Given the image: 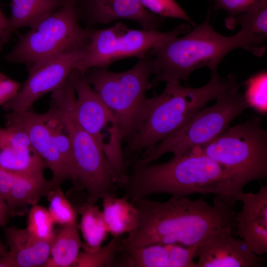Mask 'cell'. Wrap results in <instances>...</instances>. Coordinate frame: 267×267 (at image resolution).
Instances as JSON below:
<instances>
[{"label":"cell","mask_w":267,"mask_h":267,"mask_svg":"<svg viewBox=\"0 0 267 267\" xmlns=\"http://www.w3.org/2000/svg\"><path fill=\"white\" fill-rule=\"evenodd\" d=\"M133 203L137 225L124 238L121 248L160 243L198 245L216 229L235 225L233 206L217 197L213 205L202 198L184 196L171 197L164 202L142 198Z\"/></svg>","instance_id":"cell-1"},{"label":"cell","mask_w":267,"mask_h":267,"mask_svg":"<svg viewBox=\"0 0 267 267\" xmlns=\"http://www.w3.org/2000/svg\"><path fill=\"white\" fill-rule=\"evenodd\" d=\"M119 188L133 202L155 194L180 197L199 193L215 194L233 206L243 193V187L230 171L194 153L173 156L159 164L133 162L131 173Z\"/></svg>","instance_id":"cell-2"},{"label":"cell","mask_w":267,"mask_h":267,"mask_svg":"<svg viewBox=\"0 0 267 267\" xmlns=\"http://www.w3.org/2000/svg\"><path fill=\"white\" fill-rule=\"evenodd\" d=\"M211 7L205 20L182 37H177L158 44L148 52L155 78L153 86L160 82L182 80L187 82L196 69L209 68L217 71L224 57L236 48H242L257 56L265 52L267 37L240 30L232 36L216 31L210 24Z\"/></svg>","instance_id":"cell-3"},{"label":"cell","mask_w":267,"mask_h":267,"mask_svg":"<svg viewBox=\"0 0 267 267\" xmlns=\"http://www.w3.org/2000/svg\"><path fill=\"white\" fill-rule=\"evenodd\" d=\"M236 83L234 75L222 78L218 71L211 72L209 82L199 88L183 87L178 81L166 82L162 93L147 99L140 126L123 149L126 167L134 154L172 135L196 112Z\"/></svg>","instance_id":"cell-4"},{"label":"cell","mask_w":267,"mask_h":267,"mask_svg":"<svg viewBox=\"0 0 267 267\" xmlns=\"http://www.w3.org/2000/svg\"><path fill=\"white\" fill-rule=\"evenodd\" d=\"M88 82L114 114L123 136L128 142L138 130L145 110L146 91L154 86L151 58L147 53L131 69L113 72L93 67L84 73Z\"/></svg>","instance_id":"cell-5"},{"label":"cell","mask_w":267,"mask_h":267,"mask_svg":"<svg viewBox=\"0 0 267 267\" xmlns=\"http://www.w3.org/2000/svg\"><path fill=\"white\" fill-rule=\"evenodd\" d=\"M75 99L73 91H60L51 97L50 107L62 122L71 140L77 189H85L86 202L95 204L99 199L117 196L118 186L113 171L101 148L75 118L73 108Z\"/></svg>","instance_id":"cell-6"},{"label":"cell","mask_w":267,"mask_h":267,"mask_svg":"<svg viewBox=\"0 0 267 267\" xmlns=\"http://www.w3.org/2000/svg\"><path fill=\"white\" fill-rule=\"evenodd\" d=\"M77 2L65 0L58 9L30 28L5 56L6 60L29 68L59 54L86 47L93 30L80 25Z\"/></svg>","instance_id":"cell-7"},{"label":"cell","mask_w":267,"mask_h":267,"mask_svg":"<svg viewBox=\"0 0 267 267\" xmlns=\"http://www.w3.org/2000/svg\"><path fill=\"white\" fill-rule=\"evenodd\" d=\"M241 86L236 83L221 93L213 105L196 112L176 133L145 149L141 158L134 162L149 164L167 153H173V156H180L215 139L249 108L243 94L240 91Z\"/></svg>","instance_id":"cell-8"},{"label":"cell","mask_w":267,"mask_h":267,"mask_svg":"<svg viewBox=\"0 0 267 267\" xmlns=\"http://www.w3.org/2000/svg\"><path fill=\"white\" fill-rule=\"evenodd\" d=\"M188 153L204 155L226 168L243 187L267 175V131L257 118L229 127Z\"/></svg>","instance_id":"cell-9"},{"label":"cell","mask_w":267,"mask_h":267,"mask_svg":"<svg viewBox=\"0 0 267 267\" xmlns=\"http://www.w3.org/2000/svg\"><path fill=\"white\" fill-rule=\"evenodd\" d=\"M190 31V26L185 23L162 32L130 29L121 22L107 28L93 30L85 55L76 69L84 73L93 67L108 69L113 62L124 58H141L154 46Z\"/></svg>","instance_id":"cell-10"},{"label":"cell","mask_w":267,"mask_h":267,"mask_svg":"<svg viewBox=\"0 0 267 267\" xmlns=\"http://www.w3.org/2000/svg\"><path fill=\"white\" fill-rule=\"evenodd\" d=\"M76 99L73 113L80 126L91 135L99 145L117 180L127 174L123 155V140L117 121L112 112L77 69L69 75Z\"/></svg>","instance_id":"cell-11"},{"label":"cell","mask_w":267,"mask_h":267,"mask_svg":"<svg viewBox=\"0 0 267 267\" xmlns=\"http://www.w3.org/2000/svg\"><path fill=\"white\" fill-rule=\"evenodd\" d=\"M86 47L59 54L28 68L27 79L16 95L3 105L4 110L14 113L29 110L37 100L61 87L85 56Z\"/></svg>","instance_id":"cell-12"},{"label":"cell","mask_w":267,"mask_h":267,"mask_svg":"<svg viewBox=\"0 0 267 267\" xmlns=\"http://www.w3.org/2000/svg\"><path fill=\"white\" fill-rule=\"evenodd\" d=\"M232 227L214 230L197 246V267H260L265 259L253 252L245 242L234 238Z\"/></svg>","instance_id":"cell-13"},{"label":"cell","mask_w":267,"mask_h":267,"mask_svg":"<svg viewBox=\"0 0 267 267\" xmlns=\"http://www.w3.org/2000/svg\"><path fill=\"white\" fill-rule=\"evenodd\" d=\"M6 124L19 127L27 134L31 144L50 170L53 189L61 186L70 178L63 160L53 140L44 113L29 110L21 113L8 112L5 116Z\"/></svg>","instance_id":"cell-14"},{"label":"cell","mask_w":267,"mask_h":267,"mask_svg":"<svg viewBox=\"0 0 267 267\" xmlns=\"http://www.w3.org/2000/svg\"><path fill=\"white\" fill-rule=\"evenodd\" d=\"M77 4L80 19L89 25L127 19L142 29L157 30L165 19L145 9L139 0H77Z\"/></svg>","instance_id":"cell-15"},{"label":"cell","mask_w":267,"mask_h":267,"mask_svg":"<svg viewBox=\"0 0 267 267\" xmlns=\"http://www.w3.org/2000/svg\"><path fill=\"white\" fill-rule=\"evenodd\" d=\"M197 246L160 243L120 248L113 267H197Z\"/></svg>","instance_id":"cell-16"},{"label":"cell","mask_w":267,"mask_h":267,"mask_svg":"<svg viewBox=\"0 0 267 267\" xmlns=\"http://www.w3.org/2000/svg\"><path fill=\"white\" fill-rule=\"evenodd\" d=\"M242 209L235 214L237 234L250 249L261 256L267 252V186L256 193H243Z\"/></svg>","instance_id":"cell-17"},{"label":"cell","mask_w":267,"mask_h":267,"mask_svg":"<svg viewBox=\"0 0 267 267\" xmlns=\"http://www.w3.org/2000/svg\"><path fill=\"white\" fill-rule=\"evenodd\" d=\"M0 167L19 174L44 172L46 168L26 132L10 124L0 128Z\"/></svg>","instance_id":"cell-18"},{"label":"cell","mask_w":267,"mask_h":267,"mask_svg":"<svg viewBox=\"0 0 267 267\" xmlns=\"http://www.w3.org/2000/svg\"><path fill=\"white\" fill-rule=\"evenodd\" d=\"M9 250L6 254L14 267H44L50 256V242L34 236L26 228H5Z\"/></svg>","instance_id":"cell-19"},{"label":"cell","mask_w":267,"mask_h":267,"mask_svg":"<svg viewBox=\"0 0 267 267\" xmlns=\"http://www.w3.org/2000/svg\"><path fill=\"white\" fill-rule=\"evenodd\" d=\"M52 189L51 179H45L44 172L15 173L10 191L5 200L10 216H23L28 206L38 203L42 197H46Z\"/></svg>","instance_id":"cell-20"},{"label":"cell","mask_w":267,"mask_h":267,"mask_svg":"<svg viewBox=\"0 0 267 267\" xmlns=\"http://www.w3.org/2000/svg\"><path fill=\"white\" fill-rule=\"evenodd\" d=\"M102 200V213L108 233L113 236H121L135 228L138 214L133 202L124 196H108Z\"/></svg>","instance_id":"cell-21"},{"label":"cell","mask_w":267,"mask_h":267,"mask_svg":"<svg viewBox=\"0 0 267 267\" xmlns=\"http://www.w3.org/2000/svg\"><path fill=\"white\" fill-rule=\"evenodd\" d=\"M51 242L49 257L44 267H72L81 248L77 223L61 225Z\"/></svg>","instance_id":"cell-22"},{"label":"cell","mask_w":267,"mask_h":267,"mask_svg":"<svg viewBox=\"0 0 267 267\" xmlns=\"http://www.w3.org/2000/svg\"><path fill=\"white\" fill-rule=\"evenodd\" d=\"M65 0H11L9 19L10 32L33 27L58 9Z\"/></svg>","instance_id":"cell-23"},{"label":"cell","mask_w":267,"mask_h":267,"mask_svg":"<svg viewBox=\"0 0 267 267\" xmlns=\"http://www.w3.org/2000/svg\"><path fill=\"white\" fill-rule=\"evenodd\" d=\"M81 215L78 225L84 242L81 248L89 252L97 251L101 247L108 233L102 211L95 204L84 203L78 209Z\"/></svg>","instance_id":"cell-24"},{"label":"cell","mask_w":267,"mask_h":267,"mask_svg":"<svg viewBox=\"0 0 267 267\" xmlns=\"http://www.w3.org/2000/svg\"><path fill=\"white\" fill-rule=\"evenodd\" d=\"M55 147L64 163L70 178V181L75 188L77 187L76 172L73 155L71 140L62 122L55 112L49 107L44 113Z\"/></svg>","instance_id":"cell-25"},{"label":"cell","mask_w":267,"mask_h":267,"mask_svg":"<svg viewBox=\"0 0 267 267\" xmlns=\"http://www.w3.org/2000/svg\"><path fill=\"white\" fill-rule=\"evenodd\" d=\"M123 239V235L113 236L106 245L97 251L79 252L72 267H113Z\"/></svg>","instance_id":"cell-26"},{"label":"cell","mask_w":267,"mask_h":267,"mask_svg":"<svg viewBox=\"0 0 267 267\" xmlns=\"http://www.w3.org/2000/svg\"><path fill=\"white\" fill-rule=\"evenodd\" d=\"M225 26L229 30L240 26L246 32L267 37V3L234 17L227 16Z\"/></svg>","instance_id":"cell-27"},{"label":"cell","mask_w":267,"mask_h":267,"mask_svg":"<svg viewBox=\"0 0 267 267\" xmlns=\"http://www.w3.org/2000/svg\"><path fill=\"white\" fill-rule=\"evenodd\" d=\"M241 85L245 87L243 94L249 108L261 114L267 111V72L263 70L250 76Z\"/></svg>","instance_id":"cell-28"},{"label":"cell","mask_w":267,"mask_h":267,"mask_svg":"<svg viewBox=\"0 0 267 267\" xmlns=\"http://www.w3.org/2000/svg\"><path fill=\"white\" fill-rule=\"evenodd\" d=\"M54 223L48 209L38 203L32 205L28 215L26 228L34 236L51 242L55 233Z\"/></svg>","instance_id":"cell-29"},{"label":"cell","mask_w":267,"mask_h":267,"mask_svg":"<svg viewBox=\"0 0 267 267\" xmlns=\"http://www.w3.org/2000/svg\"><path fill=\"white\" fill-rule=\"evenodd\" d=\"M46 197L48 211L54 222L60 225L76 223L77 211L66 198L61 186L50 190Z\"/></svg>","instance_id":"cell-30"},{"label":"cell","mask_w":267,"mask_h":267,"mask_svg":"<svg viewBox=\"0 0 267 267\" xmlns=\"http://www.w3.org/2000/svg\"><path fill=\"white\" fill-rule=\"evenodd\" d=\"M142 6L148 11L165 18H177L186 21L196 26L184 10L175 0H139Z\"/></svg>","instance_id":"cell-31"},{"label":"cell","mask_w":267,"mask_h":267,"mask_svg":"<svg viewBox=\"0 0 267 267\" xmlns=\"http://www.w3.org/2000/svg\"><path fill=\"white\" fill-rule=\"evenodd\" d=\"M214 9L226 11L228 17H234L267 3V0H208Z\"/></svg>","instance_id":"cell-32"},{"label":"cell","mask_w":267,"mask_h":267,"mask_svg":"<svg viewBox=\"0 0 267 267\" xmlns=\"http://www.w3.org/2000/svg\"><path fill=\"white\" fill-rule=\"evenodd\" d=\"M21 86L20 83L0 72V106L13 98Z\"/></svg>","instance_id":"cell-33"},{"label":"cell","mask_w":267,"mask_h":267,"mask_svg":"<svg viewBox=\"0 0 267 267\" xmlns=\"http://www.w3.org/2000/svg\"><path fill=\"white\" fill-rule=\"evenodd\" d=\"M15 173L0 167V195L5 200L10 191Z\"/></svg>","instance_id":"cell-34"},{"label":"cell","mask_w":267,"mask_h":267,"mask_svg":"<svg viewBox=\"0 0 267 267\" xmlns=\"http://www.w3.org/2000/svg\"><path fill=\"white\" fill-rule=\"evenodd\" d=\"M11 34L9 28V19L4 14L0 6V52L9 39Z\"/></svg>","instance_id":"cell-35"},{"label":"cell","mask_w":267,"mask_h":267,"mask_svg":"<svg viewBox=\"0 0 267 267\" xmlns=\"http://www.w3.org/2000/svg\"><path fill=\"white\" fill-rule=\"evenodd\" d=\"M10 217L9 209L4 199L0 195V226H4Z\"/></svg>","instance_id":"cell-36"},{"label":"cell","mask_w":267,"mask_h":267,"mask_svg":"<svg viewBox=\"0 0 267 267\" xmlns=\"http://www.w3.org/2000/svg\"><path fill=\"white\" fill-rule=\"evenodd\" d=\"M0 267H14L12 261L6 253L0 256Z\"/></svg>","instance_id":"cell-37"},{"label":"cell","mask_w":267,"mask_h":267,"mask_svg":"<svg viewBox=\"0 0 267 267\" xmlns=\"http://www.w3.org/2000/svg\"><path fill=\"white\" fill-rule=\"evenodd\" d=\"M7 251L4 246L0 242V256L4 255Z\"/></svg>","instance_id":"cell-38"}]
</instances>
